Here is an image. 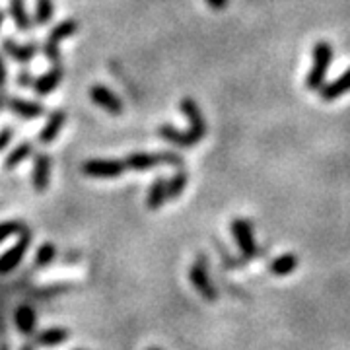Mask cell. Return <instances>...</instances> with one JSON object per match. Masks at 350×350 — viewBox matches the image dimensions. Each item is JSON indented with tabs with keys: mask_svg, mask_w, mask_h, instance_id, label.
Wrapping results in <instances>:
<instances>
[{
	"mask_svg": "<svg viewBox=\"0 0 350 350\" xmlns=\"http://www.w3.org/2000/svg\"><path fill=\"white\" fill-rule=\"evenodd\" d=\"M333 63V47L329 41H317L313 45V63L310 72L306 76V88L312 92H319L325 86L327 72Z\"/></svg>",
	"mask_w": 350,
	"mask_h": 350,
	"instance_id": "obj_1",
	"label": "cell"
},
{
	"mask_svg": "<svg viewBox=\"0 0 350 350\" xmlns=\"http://www.w3.org/2000/svg\"><path fill=\"white\" fill-rule=\"evenodd\" d=\"M126 170H135V172H144L150 167L158 165H174V167H183V158L179 154L172 150L165 152H135L129 154L125 160Z\"/></svg>",
	"mask_w": 350,
	"mask_h": 350,
	"instance_id": "obj_2",
	"label": "cell"
},
{
	"mask_svg": "<svg viewBox=\"0 0 350 350\" xmlns=\"http://www.w3.org/2000/svg\"><path fill=\"white\" fill-rule=\"evenodd\" d=\"M78 20L75 18H68V20H63L59 25H55L53 29L49 31V36L45 39V43H43V53H45V57L49 59V63L53 64H59L61 63V41L63 39H68L75 36L76 31H78Z\"/></svg>",
	"mask_w": 350,
	"mask_h": 350,
	"instance_id": "obj_3",
	"label": "cell"
},
{
	"mask_svg": "<svg viewBox=\"0 0 350 350\" xmlns=\"http://www.w3.org/2000/svg\"><path fill=\"white\" fill-rule=\"evenodd\" d=\"M232 236L236 239L238 243V250L241 253V257L245 261H251L255 257H259V245L255 241V236H253V228L251 224L245 220V218H234L232 220Z\"/></svg>",
	"mask_w": 350,
	"mask_h": 350,
	"instance_id": "obj_4",
	"label": "cell"
},
{
	"mask_svg": "<svg viewBox=\"0 0 350 350\" xmlns=\"http://www.w3.org/2000/svg\"><path fill=\"white\" fill-rule=\"evenodd\" d=\"M189 280H191L193 288L199 292L204 300L206 301L218 300V290H216V286H214L204 257H199L197 261L191 265V269H189Z\"/></svg>",
	"mask_w": 350,
	"mask_h": 350,
	"instance_id": "obj_5",
	"label": "cell"
},
{
	"mask_svg": "<svg viewBox=\"0 0 350 350\" xmlns=\"http://www.w3.org/2000/svg\"><path fill=\"white\" fill-rule=\"evenodd\" d=\"M29 243H31V232H29V228H25L24 226L22 232H20V239H18L6 253L0 255V275L12 273L14 269H16L25 257V253L29 250Z\"/></svg>",
	"mask_w": 350,
	"mask_h": 350,
	"instance_id": "obj_6",
	"label": "cell"
},
{
	"mask_svg": "<svg viewBox=\"0 0 350 350\" xmlns=\"http://www.w3.org/2000/svg\"><path fill=\"white\" fill-rule=\"evenodd\" d=\"M126 172V165L123 160H88L82 163V174L94 179H113V177H121Z\"/></svg>",
	"mask_w": 350,
	"mask_h": 350,
	"instance_id": "obj_7",
	"label": "cell"
},
{
	"mask_svg": "<svg viewBox=\"0 0 350 350\" xmlns=\"http://www.w3.org/2000/svg\"><path fill=\"white\" fill-rule=\"evenodd\" d=\"M179 107H181L183 115L187 117L189 135L195 138L197 144H199L200 140L204 138V135H206V121H204V117L200 113L199 103L193 100V98H183L181 103H179Z\"/></svg>",
	"mask_w": 350,
	"mask_h": 350,
	"instance_id": "obj_8",
	"label": "cell"
},
{
	"mask_svg": "<svg viewBox=\"0 0 350 350\" xmlns=\"http://www.w3.org/2000/svg\"><path fill=\"white\" fill-rule=\"evenodd\" d=\"M90 98L96 105H100L101 109L109 113V115H121L123 113V101L117 98V94H113L109 88L96 84L90 88Z\"/></svg>",
	"mask_w": 350,
	"mask_h": 350,
	"instance_id": "obj_9",
	"label": "cell"
},
{
	"mask_svg": "<svg viewBox=\"0 0 350 350\" xmlns=\"http://www.w3.org/2000/svg\"><path fill=\"white\" fill-rule=\"evenodd\" d=\"M51 179V158L49 154L39 152L33 154V170H31V183L36 193H45Z\"/></svg>",
	"mask_w": 350,
	"mask_h": 350,
	"instance_id": "obj_10",
	"label": "cell"
},
{
	"mask_svg": "<svg viewBox=\"0 0 350 350\" xmlns=\"http://www.w3.org/2000/svg\"><path fill=\"white\" fill-rule=\"evenodd\" d=\"M6 107L22 117V119H39L45 115V105L39 103V101H29L22 100V98H6Z\"/></svg>",
	"mask_w": 350,
	"mask_h": 350,
	"instance_id": "obj_11",
	"label": "cell"
},
{
	"mask_svg": "<svg viewBox=\"0 0 350 350\" xmlns=\"http://www.w3.org/2000/svg\"><path fill=\"white\" fill-rule=\"evenodd\" d=\"M63 76H64V68L61 64H53V68L47 70L43 76H39L36 78V82H33V92L38 94V96H49L51 92H55L57 88L61 86V82H63Z\"/></svg>",
	"mask_w": 350,
	"mask_h": 350,
	"instance_id": "obj_12",
	"label": "cell"
},
{
	"mask_svg": "<svg viewBox=\"0 0 350 350\" xmlns=\"http://www.w3.org/2000/svg\"><path fill=\"white\" fill-rule=\"evenodd\" d=\"M38 43H33V41L25 43V45H20L12 38L2 39V51L8 53V57H12L16 63H29L38 55Z\"/></svg>",
	"mask_w": 350,
	"mask_h": 350,
	"instance_id": "obj_13",
	"label": "cell"
},
{
	"mask_svg": "<svg viewBox=\"0 0 350 350\" xmlns=\"http://www.w3.org/2000/svg\"><path fill=\"white\" fill-rule=\"evenodd\" d=\"M64 123H66V113L63 109H55V111H51V115L47 117V123L45 126L39 131L38 140L41 144H51L55 138L61 135V131H63Z\"/></svg>",
	"mask_w": 350,
	"mask_h": 350,
	"instance_id": "obj_14",
	"label": "cell"
},
{
	"mask_svg": "<svg viewBox=\"0 0 350 350\" xmlns=\"http://www.w3.org/2000/svg\"><path fill=\"white\" fill-rule=\"evenodd\" d=\"M350 92V68H347L340 76H337L335 80L325 82V86L319 90V96L321 100L325 101H335L338 98H342L345 94Z\"/></svg>",
	"mask_w": 350,
	"mask_h": 350,
	"instance_id": "obj_15",
	"label": "cell"
},
{
	"mask_svg": "<svg viewBox=\"0 0 350 350\" xmlns=\"http://www.w3.org/2000/svg\"><path fill=\"white\" fill-rule=\"evenodd\" d=\"M158 135L167 140L170 144L179 146V148H191V146H197V140L189 135V131H179L174 125L165 123V125L158 126Z\"/></svg>",
	"mask_w": 350,
	"mask_h": 350,
	"instance_id": "obj_16",
	"label": "cell"
},
{
	"mask_svg": "<svg viewBox=\"0 0 350 350\" xmlns=\"http://www.w3.org/2000/svg\"><path fill=\"white\" fill-rule=\"evenodd\" d=\"M167 200V181L163 177H156L152 181L150 189H148V197H146V208L148 211H158L162 208Z\"/></svg>",
	"mask_w": 350,
	"mask_h": 350,
	"instance_id": "obj_17",
	"label": "cell"
},
{
	"mask_svg": "<svg viewBox=\"0 0 350 350\" xmlns=\"http://www.w3.org/2000/svg\"><path fill=\"white\" fill-rule=\"evenodd\" d=\"M70 337V333L63 329V327H49V329H43L36 337V342L39 347H45V349H53V347H61L63 342H66V338Z\"/></svg>",
	"mask_w": 350,
	"mask_h": 350,
	"instance_id": "obj_18",
	"label": "cell"
},
{
	"mask_svg": "<svg viewBox=\"0 0 350 350\" xmlns=\"http://www.w3.org/2000/svg\"><path fill=\"white\" fill-rule=\"evenodd\" d=\"M14 323L22 335L29 337L36 329V312L29 306H20L14 313Z\"/></svg>",
	"mask_w": 350,
	"mask_h": 350,
	"instance_id": "obj_19",
	"label": "cell"
},
{
	"mask_svg": "<svg viewBox=\"0 0 350 350\" xmlns=\"http://www.w3.org/2000/svg\"><path fill=\"white\" fill-rule=\"evenodd\" d=\"M298 255L294 253H284L280 257H276L275 261L269 265V271L275 276H288L292 275L298 269Z\"/></svg>",
	"mask_w": 350,
	"mask_h": 350,
	"instance_id": "obj_20",
	"label": "cell"
},
{
	"mask_svg": "<svg viewBox=\"0 0 350 350\" xmlns=\"http://www.w3.org/2000/svg\"><path fill=\"white\" fill-rule=\"evenodd\" d=\"M10 16H12L14 24L20 31H29L31 29V16L27 14L25 8V0H10Z\"/></svg>",
	"mask_w": 350,
	"mask_h": 350,
	"instance_id": "obj_21",
	"label": "cell"
},
{
	"mask_svg": "<svg viewBox=\"0 0 350 350\" xmlns=\"http://www.w3.org/2000/svg\"><path fill=\"white\" fill-rule=\"evenodd\" d=\"M29 156H33V142L24 140L22 144H18V146L4 158V167H6V170H12L16 165H20L24 160H27Z\"/></svg>",
	"mask_w": 350,
	"mask_h": 350,
	"instance_id": "obj_22",
	"label": "cell"
},
{
	"mask_svg": "<svg viewBox=\"0 0 350 350\" xmlns=\"http://www.w3.org/2000/svg\"><path fill=\"white\" fill-rule=\"evenodd\" d=\"M187 174L183 167H177V172L172 175V179L167 181V200L179 199L183 195V191L187 187Z\"/></svg>",
	"mask_w": 350,
	"mask_h": 350,
	"instance_id": "obj_23",
	"label": "cell"
},
{
	"mask_svg": "<svg viewBox=\"0 0 350 350\" xmlns=\"http://www.w3.org/2000/svg\"><path fill=\"white\" fill-rule=\"evenodd\" d=\"M57 259V247L53 243H43L36 253V267L38 269H45L51 262Z\"/></svg>",
	"mask_w": 350,
	"mask_h": 350,
	"instance_id": "obj_24",
	"label": "cell"
},
{
	"mask_svg": "<svg viewBox=\"0 0 350 350\" xmlns=\"http://www.w3.org/2000/svg\"><path fill=\"white\" fill-rule=\"evenodd\" d=\"M55 14L53 0H36V24L47 25Z\"/></svg>",
	"mask_w": 350,
	"mask_h": 350,
	"instance_id": "obj_25",
	"label": "cell"
},
{
	"mask_svg": "<svg viewBox=\"0 0 350 350\" xmlns=\"http://www.w3.org/2000/svg\"><path fill=\"white\" fill-rule=\"evenodd\" d=\"M22 228H24V224H22V222H18V220L2 222V224H0V243H2L4 239L10 238V236L20 234V232H22Z\"/></svg>",
	"mask_w": 350,
	"mask_h": 350,
	"instance_id": "obj_26",
	"label": "cell"
},
{
	"mask_svg": "<svg viewBox=\"0 0 350 350\" xmlns=\"http://www.w3.org/2000/svg\"><path fill=\"white\" fill-rule=\"evenodd\" d=\"M33 82H36V78H33V75H31L29 70H20V72H18L16 84L20 88H31L33 86Z\"/></svg>",
	"mask_w": 350,
	"mask_h": 350,
	"instance_id": "obj_27",
	"label": "cell"
},
{
	"mask_svg": "<svg viewBox=\"0 0 350 350\" xmlns=\"http://www.w3.org/2000/svg\"><path fill=\"white\" fill-rule=\"evenodd\" d=\"M6 84H8V70H6L4 59H2V55H0V94H4Z\"/></svg>",
	"mask_w": 350,
	"mask_h": 350,
	"instance_id": "obj_28",
	"label": "cell"
},
{
	"mask_svg": "<svg viewBox=\"0 0 350 350\" xmlns=\"http://www.w3.org/2000/svg\"><path fill=\"white\" fill-rule=\"evenodd\" d=\"M12 137H14L12 129H2V131H0V152L4 150V148L10 144Z\"/></svg>",
	"mask_w": 350,
	"mask_h": 350,
	"instance_id": "obj_29",
	"label": "cell"
},
{
	"mask_svg": "<svg viewBox=\"0 0 350 350\" xmlns=\"http://www.w3.org/2000/svg\"><path fill=\"white\" fill-rule=\"evenodd\" d=\"M213 10H224L228 8V4H230V0H204Z\"/></svg>",
	"mask_w": 350,
	"mask_h": 350,
	"instance_id": "obj_30",
	"label": "cell"
},
{
	"mask_svg": "<svg viewBox=\"0 0 350 350\" xmlns=\"http://www.w3.org/2000/svg\"><path fill=\"white\" fill-rule=\"evenodd\" d=\"M4 107H6V96H4V94H0V111H2Z\"/></svg>",
	"mask_w": 350,
	"mask_h": 350,
	"instance_id": "obj_31",
	"label": "cell"
},
{
	"mask_svg": "<svg viewBox=\"0 0 350 350\" xmlns=\"http://www.w3.org/2000/svg\"><path fill=\"white\" fill-rule=\"evenodd\" d=\"M4 18H6V16H4V12L0 10V27H2V24H4Z\"/></svg>",
	"mask_w": 350,
	"mask_h": 350,
	"instance_id": "obj_32",
	"label": "cell"
},
{
	"mask_svg": "<svg viewBox=\"0 0 350 350\" xmlns=\"http://www.w3.org/2000/svg\"><path fill=\"white\" fill-rule=\"evenodd\" d=\"M20 350H33V347H31V345H24Z\"/></svg>",
	"mask_w": 350,
	"mask_h": 350,
	"instance_id": "obj_33",
	"label": "cell"
},
{
	"mask_svg": "<svg viewBox=\"0 0 350 350\" xmlns=\"http://www.w3.org/2000/svg\"><path fill=\"white\" fill-rule=\"evenodd\" d=\"M0 350H10V347H8V345H4V342H2V345H0Z\"/></svg>",
	"mask_w": 350,
	"mask_h": 350,
	"instance_id": "obj_34",
	"label": "cell"
},
{
	"mask_svg": "<svg viewBox=\"0 0 350 350\" xmlns=\"http://www.w3.org/2000/svg\"><path fill=\"white\" fill-rule=\"evenodd\" d=\"M148 350H160V349H148Z\"/></svg>",
	"mask_w": 350,
	"mask_h": 350,
	"instance_id": "obj_35",
	"label": "cell"
},
{
	"mask_svg": "<svg viewBox=\"0 0 350 350\" xmlns=\"http://www.w3.org/2000/svg\"><path fill=\"white\" fill-rule=\"evenodd\" d=\"M76 350H80V349H76Z\"/></svg>",
	"mask_w": 350,
	"mask_h": 350,
	"instance_id": "obj_36",
	"label": "cell"
}]
</instances>
